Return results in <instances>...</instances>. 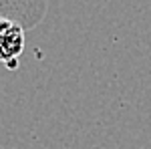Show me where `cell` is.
<instances>
[{
	"label": "cell",
	"instance_id": "1",
	"mask_svg": "<svg viewBox=\"0 0 151 149\" xmlns=\"http://www.w3.org/2000/svg\"><path fill=\"white\" fill-rule=\"evenodd\" d=\"M24 53V30L10 18H0V65L14 71Z\"/></svg>",
	"mask_w": 151,
	"mask_h": 149
}]
</instances>
